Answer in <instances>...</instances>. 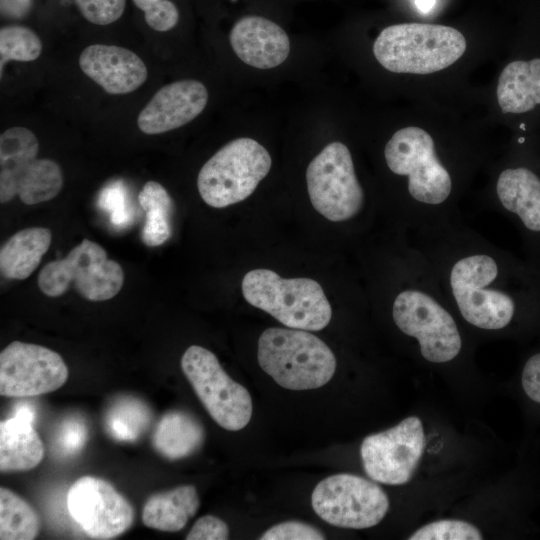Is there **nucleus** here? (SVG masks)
Masks as SVG:
<instances>
[{"label":"nucleus","instance_id":"31","mask_svg":"<svg viewBox=\"0 0 540 540\" xmlns=\"http://www.w3.org/2000/svg\"><path fill=\"white\" fill-rule=\"evenodd\" d=\"M88 429L85 422L79 417H69L59 426L56 444L64 455H74L85 445Z\"/></svg>","mask_w":540,"mask_h":540},{"label":"nucleus","instance_id":"20","mask_svg":"<svg viewBox=\"0 0 540 540\" xmlns=\"http://www.w3.org/2000/svg\"><path fill=\"white\" fill-rule=\"evenodd\" d=\"M199 505L197 490L192 485L155 493L143 506L142 522L152 529L177 532L196 514Z\"/></svg>","mask_w":540,"mask_h":540},{"label":"nucleus","instance_id":"17","mask_svg":"<svg viewBox=\"0 0 540 540\" xmlns=\"http://www.w3.org/2000/svg\"><path fill=\"white\" fill-rule=\"evenodd\" d=\"M78 62L82 72L108 94L131 93L148 76L147 67L137 54L116 45H89L81 52Z\"/></svg>","mask_w":540,"mask_h":540},{"label":"nucleus","instance_id":"15","mask_svg":"<svg viewBox=\"0 0 540 540\" xmlns=\"http://www.w3.org/2000/svg\"><path fill=\"white\" fill-rule=\"evenodd\" d=\"M67 509L83 532L93 539H112L126 532L134 520L130 502L108 481L78 478L67 493Z\"/></svg>","mask_w":540,"mask_h":540},{"label":"nucleus","instance_id":"10","mask_svg":"<svg viewBox=\"0 0 540 540\" xmlns=\"http://www.w3.org/2000/svg\"><path fill=\"white\" fill-rule=\"evenodd\" d=\"M309 198L314 209L333 222L356 216L364 204L351 153L341 142H331L306 170Z\"/></svg>","mask_w":540,"mask_h":540},{"label":"nucleus","instance_id":"42","mask_svg":"<svg viewBox=\"0 0 540 540\" xmlns=\"http://www.w3.org/2000/svg\"><path fill=\"white\" fill-rule=\"evenodd\" d=\"M520 127H521L522 129H524V128H525V127H524V124H521V125H520Z\"/></svg>","mask_w":540,"mask_h":540},{"label":"nucleus","instance_id":"6","mask_svg":"<svg viewBox=\"0 0 540 540\" xmlns=\"http://www.w3.org/2000/svg\"><path fill=\"white\" fill-rule=\"evenodd\" d=\"M499 271L497 261L484 253L462 257L451 268L449 283L456 305L462 317L475 327L499 330L515 316V295L491 287Z\"/></svg>","mask_w":540,"mask_h":540},{"label":"nucleus","instance_id":"30","mask_svg":"<svg viewBox=\"0 0 540 540\" xmlns=\"http://www.w3.org/2000/svg\"><path fill=\"white\" fill-rule=\"evenodd\" d=\"M81 15L95 25H108L123 14L126 0H74Z\"/></svg>","mask_w":540,"mask_h":540},{"label":"nucleus","instance_id":"41","mask_svg":"<svg viewBox=\"0 0 540 540\" xmlns=\"http://www.w3.org/2000/svg\"><path fill=\"white\" fill-rule=\"evenodd\" d=\"M523 141H524V138H520V139H519V142L522 143Z\"/></svg>","mask_w":540,"mask_h":540},{"label":"nucleus","instance_id":"9","mask_svg":"<svg viewBox=\"0 0 540 540\" xmlns=\"http://www.w3.org/2000/svg\"><path fill=\"white\" fill-rule=\"evenodd\" d=\"M384 156L391 172L408 177V191L414 200L439 205L449 197L450 174L425 130L409 126L396 131L385 146Z\"/></svg>","mask_w":540,"mask_h":540},{"label":"nucleus","instance_id":"37","mask_svg":"<svg viewBox=\"0 0 540 540\" xmlns=\"http://www.w3.org/2000/svg\"><path fill=\"white\" fill-rule=\"evenodd\" d=\"M30 6L31 0H1V13L8 17H22Z\"/></svg>","mask_w":540,"mask_h":540},{"label":"nucleus","instance_id":"3","mask_svg":"<svg viewBox=\"0 0 540 540\" xmlns=\"http://www.w3.org/2000/svg\"><path fill=\"white\" fill-rule=\"evenodd\" d=\"M241 286L250 305L289 328L319 331L331 320V305L313 279H286L269 269H254L245 274Z\"/></svg>","mask_w":540,"mask_h":540},{"label":"nucleus","instance_id":"26","mask_svg":"<svg viewBox=\"0 0 540 540\" xmlns=\"http://www.w3.org/2000/svg\"><path fill=\"white\" fill-rule=\"evenodd\" d=\"M40 520L36 511L13 491L0 488V539L32 540L38 535Z\"/></svg>","mask_w":540,"mask_h":540},{"label":"nucleus","instance_id":"38","mask_svg":"<svg viewBox=\"0 0 540 540\" xmlns=\"http://www.w3.org/2000/svg\"><path fill=\"white\" fill-rule=\"evenodd\" d=\"M35 415V409L29 403H19L13 410L11 416L34 423Z\"/></svg>","mask_w":540,"mask_h":540},{"label":"nucleus","instance_id":"27","mask_svg":"<svg viewBox=\"0 0 540 540\" xmlns=\"http://www.w3.org/2000/svg\"><path fill=\"white\" fill-rule=\"evenodd\" d=\"M150 419V410L145 403L134 397H122L107 411L105 424L113 438L131 442L146 430Z\"/></svg>","mask_w":540,"mask_h":540},{"label":"nucleus","instance_id":"7","mask_svg":"<svg viewBox=\"0 0 540 540\" xmlns=\"http://www.w3.org/2000/svg\"><path fill=\"white\" fill-rule=\"evenodd\" d=\"M38 287L48 297H60L74 283L78 293L90 301L116 296L124 283L120 264L108 259L104 248L83 239L66 257L47 263L38 274Z\"/></svg>","mask_w":540,"mask_h":540},{"label":"nucleus","instance_id":"14","mask_svg":"<svg viewBox=\"0 0 540 540\" xmlns=\"http://www.w3.org/2000/svg\"><path fill=\"white\" fill-rule=\"evenodd\" d=\"M68 368L55 351L13 341L0 353V394L25 398L53 392L68 379Z\"/></svg>","mask_w":540,"mask_h":540},{"label":"nucleus","instance_id":"40","mask_svg":"<svg viewBox=\"0 0 540 540\" xmlns=\"http://www.w3.org/2000/svg\"><path fill=\"white\" fill-rule=\"evenodd\" d=\"M162 0H133L134 4L136 5L137 8H139L140 10L142 11H146L147 9H149L151 6H153L154 4L160 2Z\"/></svg>","mask_w":540,"mask_h":540},{"label":"nucleus","instance_id":"33","mask_svg":"<svg viewBox=\"0 0 540 540\" xmlns=\"http://www.w3.org/2000/svg\"><path fill=\"white\" fill-rule=\"evenodd\" d=\"M145 21L150 28L159 32L169 31L179 20V11L170 0H162L144 12Z\"/></svg>","mask_w":540,"mask_h":540},{"label":"nucleus","instance_id":"12","mask_svg":"<svg viewBox=\"0 0 540 540\" xmlns=\"http://www.w3.org/2000/svg\"><path fill=\"white\" fill-rule=\"evenodd\" d=\"M392 316L396 326L417 339L423 358L445 363L460 352L462 340L451 314L431 295L405 289L396 296Z\"/></svg>","mask_w":540,"mask_h":540},{"label":"nucleus","instance_id":"11","mask_svg":"<svg viewBox=\"0 0 540 540\" xmlns=\"http://www.w3.org/2000/svg\"><path fill=\"white\" fill-rule=\"evenodd\" d=\"M311 504L325 522L351 529L377 525L389 509L388 497L381 487L347 473L321 480L312 492Z\"/></svg>","mask_w":540,"mask_h":540},{"label":"nucleus","instance_id":"28","mask_svg":"<svg viewBox=\"0 0 540 540\" xmlns=\"http://www.w3.org/2000/svg\"><path fill=\"white\" fill-rule=\"evenodd\" d=\"M42 52V42L28 27L20 25L4 26L0 29V75L4 65L11 60L30 62Z\"/></svg>","mask_w":540,"mask_h":540},{"label":"nucleus","instance_id":"16","mask_svg":"<svg viewBox=\"0 0 540 540\" xmlns=\"http://www.w3.org/2000/svg\"><path fill=\"white\" fill-rule=\"evenodd\" d=\"M208 91L194 79L161 87L139 113L137 126L147 135L165 133L194 120L206 107Z\"/></svg>","mask_w":540,"mask_h":540},{"label":"nucleus","instance_id":"13","mask_svg":"<svg viewBox=\"0 0 540 540\" xmlns=\"http://www.w3.org/2000/svg\"><path fill=\"white\" fill-rule=\"evenodd\" d=\"M425 447L422 422L410 416L396 426L367 436L360 448L366 474L387 485L410 481Z\"/></svg>","mask_w":540,"mask_h":540},{"label":"nucleus","instance_id":"18","mask_svg":"<svg viewBox=\"0 0 540 540\" xmlns=\"http://www.w3.org/2000/svg\"><path fill=\"white\" fill-rule=\"evenodd\" d=\"M229 41L240 60L258 69L277 67L290 53V40L283 28L257 15L240 18L230 31Z\"/></svg>","mask_w":540,"mask_h":540},{"label":"nucleus","instance_id":"21","mask_svg":"<svg viewBox=\"0 0 540 540\" xmlns=\"http://www.w3.org/2000/svg\"><path fill=\"white\" fill-rule=\"evenodd\" d=\"M497 99L503 113H524L540 104V59L509 63L500 74Z\"/></svg>","mask_w":540,"mask_h":540},{"label":"nucleus","instance_id":"35","mask_svg":"<svg viewBox=\"0 0 540 540\" xmlns=\"http://www.w3.org/2000/svg\"><path fill=\"white\" fill-rule=\"evenodd\" d=\"M521 381L527 396L540 403V353L532 355L526 361Z\"/></svg>","mask_w":540,"mask_h":540},{"label":"nucleus","instance_id":"19","mask_svg":"<svg viewBox=\"0 0 540 540\" xmlns=\"http://www.w3.org/2000/svg\"><path fill=\"white\" fill-rule=\"evenodd\" d=\"M496 193L528 236L540 241V178L526 167L505 169L498 177Z\"/></svg>","mask_w":540,"mask_h":540},{"label":"nucleus","instance_id":"5","mask_svg":"<svg viewBox=\"0 0 540 540\" xmlns=\"http://www.w3.org/2000/svg\"><path fill=\"white\" fill-rule=\"evenodd\" d=\"M269 152L254 139L237 138L220 148L200 169L198 192L214 208L248 198L270 171Z\"/></svg>","mask_w":540,"mask_h":540},{"label":"nucleus","instance_id":"8","mask_svg":"<svg viewBox=\"0 0 540 540\" xmlns=\"http://www.w3.org/2000/svg\"><path fill=\"white\" fill-rule=\"evenodd\" d=\"M181 368L197 397L221 427L243 429L252 416V399L245 387L233 381L210 350L192 345L181 358Z\"/></svg>","mask_w":540,"mask_h":540},{"label":"nucleus","instance_id":"4","mask_svg":"<svg viewBox=\"0 0 540 540\" xmlns=\"http://www.w3.org/2000/svg\"><path fill=\"white\" fill-rule=\"evenodd\" d=\"M39 143L35 134L20 126L0 136V201L10 202L16 195L26 205L49 201L63 186L58 163L37 158Z\"/></svg>","mask_w":540,"mask_h":540},{"label":"nucleus","instance_id":"29","mask_svg":"<svg viewBox=\"0 0 540 540\" xmlns=\"http://www.w3.org/2000/svg\"><path fill=\"white\" fill-rule=\"evenodd\" d=\"M480 530L462 520L431 522L413 533L409 540H481Z\"/></svg>","mask_w":540,"mask_h":540},{"label":"nucleus","instance_id":"1","mask_svg":"<svg viewBox=\"0 0 540 540\" xmlns=\"http://www.w3.org/2000/svg\"><path fill=\"white\" fill-rule=\"evenodd\" d=\"M261 369L283 388L317 389L336 370L331 349L317 336L301 329L268 328L258 340Z\"/></svg>","mask_w":540,"mask_h":540},{"label":"nucleus","instance_id":"23","mask_svg":"<svg viewBox=\"0 0 540 540\" xmlns=\"http://www.w3.org/2000/svg\"><path fill=\"white\" fill-rule=\"evenodd\" d=\"M204 438V428L196 417L183 410H172L158 421L152 444L164 458L179 460L195 453Z\"/></svg>","mask_w":540,"mask_h":540},{"label":"nucleus","instance_id":"39","mask_svg":"<svg viewBox=\"0 0 540 540\" xmlns=\"http://www.w3.org/2000/svg\"><path fill=\"white\" fill-rule=\"evenodd\" d=\"M414 2H415V5H416V8L421 13L426 14V13L430 12L433 9L436 0H414Z\"/></svg>","mask_w":540,"mask_h":540},{"label":"nucleus","instance_id":"22","mask_svg":"<svg viewBox=\"0 0 540 540\" xmlns=\"http://www.w3.org/2000/svg\"><path fill=\"white\" fill-rule=\"evenodd\" d=\"M44 457V445L33 423L11 416L0 423V470L27 471Z\"/></svg>","mask_w":540,"mask_h":540},{"label":"nucleus","instance_id":"24","mask_svg":"<svg viewBox=\"0 0 540 540\" xmlns=\"http://www.w3.org/2000/svg\"><path fill=\"white\" fill-rule=\"evenodd\" d=\"M51 241L48 228L30 227L16 232L0 249L1 274L10 280L28 278L48 251Z\"/></svg>","mask_w":540,"mask_h":540},{"label":"nucleus","instance_id":"2","mask_svg":"<svg viewBox=\"0 0 540 540\" xmlns=\"http://www.w3.org/2000/svg\"><path fill=\"white\" fill-rule=\"evenodd\" d=\"M466 40L455 28L402 23L384 28L373 44L377 61L394 73L430 74L456 62Z\"/></svg>","mask_w":540,"mask_h":540},{"label":"nucleus","instance_id":"34","mask_svg":"<svg viewBox=\"0 0 540 540\" xmlns=\"http://www.w3.org/2000/svg\"><path fill=\"white\" fill-rule=\"evenodd\" d=\"M229 537L227 524L212 515L200 517L186 536L187 540H226Z\"/></svg>","mask_w":540,"mask_h":540},{"label":"nucleus","instance_id":"25","mask_svg":"<svg viewBox=\"0 0 540 540\" xmlns=\"http://www.w3.org/2000/svg\"><path fill=\"white\" fill-rule=\"evenodd\" d=\"M146 220L141 239L149 247L164 244L172 235L173 201L167 190L156 181H148L138 195Z\"/></svg>","mask_w":540,"mask_h":540},{"label":"nucleus","instance_id":"32","mask_svg":"<svg viewBox=\"0 0 540 540\" xmlns=\"http://www.w3.org/2000/svg\"><path fill=\"white\" fill-rule=\"evenodd\" d=\"M324 534L317 528L298 521L279 523L260 537L261 540H323Z\"/></svg>","mask_w":540,"mask_h":540},{"label":"nucleus","instance_id":"36","mask_svg":"<svg viewBox=\"0 0 540 540\" xmlns=\"http://www.w3.org/2000/svg\"><path fill=\"white\" fill-rule=\"evenodd\" d=\"M102 207L111 213L114 224H122L129 216L125 210L122 193L115 189H107L101 198Z\"/></svg>","mask_w":540,"mask_h":540}]
</instances>
